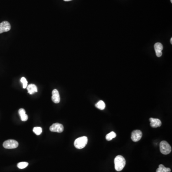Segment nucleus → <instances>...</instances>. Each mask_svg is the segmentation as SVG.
Masks as SVG:
<instances>
[{"mask_svg": "<svg viewBox=\"0 0 172 172\" xmlns=\"http://www.w3.org/2000/svg\"><path fill=\"white\" fill-rule=\"evenodd\" d=\"M88 139L86 136L79 137L74 142V146L78 149H81L86 146L87 144Z\"/></svg>", "mask_w": 172, "mask_h": 172, "instance_id": "nucleus-2", "label": "nucleus"}, {"mask_svg": "<svg viewBox=\"0 0 172 172\" xmlns=\"http://www.w3.org/2000/svg\"><path fill=\"white\" fill-rule=\"evenodd\" d=\"M171 169L169 168H166L163 165H160L156 170V172H170Z\"/></svg>", "mask_w": 172, "mask_h": 172, "instance_id": "nucleus-11", "label": "nucleus"}, {"mask_svg": "<svg viewBox=\"0 0 172 172\" xmlns=\"http://www.w3.org/2000/svg\"><path fill=\"white\" fill-rule=\"evenodd\" d=\"M142 133L140 130H136L132 132L131 135V139L134 142H137L141 140L142 137Z\"/></svg>", "mask_w": 172, "mask_h": 172, "instance_id": "nucleus-6", "label": "nucleus"}, {"mask_svg": "<svg viewBox=\"0 0 172 172\" xmlns=\"http://www.w3.org/2000/svg\"><path fill=\"white\" fill-rule=\"evenodd\" d=\"M11 25L7 21H4L0 23V34L9 31L11 29Z\"/></svg>", "mask_w": 172, "mask_h": 172, "instance_id": "nucleus-7", "label": "nucleus"}, {"mask_svg": "<svg viewBox=\"0 0 172 172\" xmlns=\"http://www.w3.org/2000/svg\"><path fill=\"white\" fill-rule=\"evenodd\" d=\"M22 84V86H23V88L25 89L27 87L28 85V82L27 80L25 77H22L20 80Z\"/></svg>", "mask_w": 172, "mask_h": 172, "instance_id": "nucleus-17", "label": "nucleus"}, {"mask_svg": "<svg viewBox=\"0 0 172 172\" xmlns=\"http://www.w3.org/2000/svg\"><path fill=\"white\" fill-rule=\"evenodd\" d=\"M26 88L27 90L28 93L31 95L34 94L35 93L38 92V88L35 84H31L30 85H27Z\"/></svg>", "mask_w": 172, "mask_h": 172, "instance_id": "nucleus-10", "label": "nucleus"}, {"mask_svg": "<svg viewBox=\"0 0 172 172\" xmlns=\"http://www.w3.org/2000/svg\"><path fill=\"white\" fill-rule=\"evenodd\" d=\"M33 132L35 134L37 135H39L42 132V129L41 127H34V129H33Z\"/></svg>", "mask_w": 172, "mask_h": 172, "instance_id": "nucleus-15", "label": "nucleus"}, {"mask_svg": "<svg viewBox=\"0 0 172 172\" xmlns=\"http://www.w3.org/2000/svg\"><path fill=\"white\" fill-rule=\"evenodd\" d=\"M52 100L55 103H59L60 102V95L59 94V91L56 89H55L53 90Z\"/></svg>", "mask_w": 172, "mask_h": 172, "instance_id": "nucleus-9", "label": "nucleus"}, {"mask_svg": "<svg viewBox=\"0 0 172 172\" xmlns=\"http://www.w3.org/2000/svg\"><path fill=\"white\" fill-rule=\"evenodd\" d=\"M18 142L15 140H8L3 143V146L5 149H15L18 146Z\"/></svg>", "mask_w": 172, "mask_h": 172, "instance_id": "nucleus-4", "label": "nucleus"}, {"mask_svg": "<svg viewBox=\"0 0 172 172\" xmlns=\"http://www.w3.org/2000/svg\"><path fill=\"white\" fill-rule=\"evenodd\" d=\"M126 165V161L123 156L118 155L114 159L115 169L117 171H121Z\"/></svg>", "mask_w": 172, "mask_h": 172, "instance_id": "nucleus-1", "label": "nucleus"}, {"mask_svg": "<svg viewBox=\"0 0 172 172\" xmlns=\"http://www.w3.org/2000/svg\"><path fill=\"white\" fill-rule=\"evenodd\" d=\"M156 53V56L157 57H161L162 56V51H158V52H155Z\"/></svg>", "mask_w": 172, "mask_h": 172, "instance_id": "nucleus-20", "label": "nucleus"}, {"mask_svg": "<svg viewBox=\"0 0 172 172\" xmlns=\"http://www.w3.org/2000/svg\"><path fill=\"white\" fill-rule=\"evenodd\" d=\"M19 114L20 116H21L22 115L26 114V112H25V111L24 110V108H20V110H19Z\"/></svg>", "mask_w": 172, "mask_h": 172, "instance_id": "nucleus-19", "label": "nucleus"}, {"mask_svg": "<svg viewBox=\"0 0 172 172\" xmlns=\"http://www.w3.org/2000/svg\"><path fill=\"white\" fill-rule=\"evenodd\" d=\"M95 106L97 108H99L100 110H103L105 108L106 105H105V103L103 101L100 100L99 102H97L95 104Z\"/></svg>", "mask_w": 172, "mask_h": 172, "instance_id": "nucleus-12", "label": "nucleus"}, {"mask_svg": "<svg viewBox=\"0 0 172 172\" xmlns=\"http://www.w3.org/2000/svg\"><path fill=\"white\" fill-rule=\"evenodd\" d=\"M154 48L155 52L162 51L163 49V46L160 43H156V44L154 45Z\"/></svg>", "mask_w": 172, "mask_h": 172, "instance_id": "nucleus-14", "label": "nucleus"}, {"mask_svg": "<svg viewBox=\"0 0 172 172\" xmlns=\"http://www.w3.org/2000/svg\"><path fill=\"white\" fill-rule=\"evenodd\" d=\"M20 117H21V119L22 121H26L28 120V115L26 114L22 115V116H20Z\"/></svg>", "mask_w": 172, "mask_h": 172, "instance_id": "nucleus-18", "label": "nucleus"}, {"mask_svg": "<svg viewBox=\"0 0 172 172\" xmlns=\"http://www.w3.org/2000/svg\"><path fill=\"white\" fill-rule=\"evenodd\" d=\"M171 3H172V0H171Z\"/></svg>", "mask_w": 172, "mask_h": 172, "instance_id": "nucleus-23", "label": "nucleus"}, {"mask_svg": "<svg viewBox=\"0 0 172 172\" xmlns=\"http://www.w3.org/2000/svg\"><path fill=\"white\" fill-rule=\"evenodd\" d=\"M64 1H72V0H64Z\"/></svg>", "mask_w": 172, "mask_h": 172, "instance_id": "nucleus-21", "label": "nucleus"}, {"mask_svg": "<svg viewBox=\"0 0 172 172\" xmlns=\"http://www.w3.org/2000/svg\"><path fill=\"white\" fill-rule=\"evenodd\" d=\"M170 43L171 44H172V38H171V39H170Z\"/></svg>", "mask_w": 172, "mask_h": 172, "instance_id": "nucleus-22", "label": "nucleus"}, {"mask_svg": "<svg viewBox=\"0 0 172 172\" xmlns=\"http://www.w3.org/2000/svg\"><path fill=\"white\" fill-rule=\"evenodd\" d=\"M116 137V133L114 132H111L107 134L106 136V140H107L108 141H110Z\"/></svg>", "mask_w": 172, "mask_h": 172, "instance_id": "nucleus-13", "label": "nucleus"}, {"mask_svg": "<svg viewBox=\"0 0 172 172\" xmlns=\"http://www.w3.org/2000/svg\"><path fill=\"white\" fill-rule=\"evenodd\" d=\"M50 131L52 132L61 133L64 131V126L61 124L56 123L50 126Z\"/></svg>", "mask_w": 172, "mask_h": 172, "instance_id": "nucleus-5", "label": "nucleus"}, {"mask_svg": "<svg viewBox=\"0 0 172 172\" xmlns=\"http://www.w3.org/2000/svg\"><path fill=\"white\" fill-rule=\"evenodd\" d=\"M28 165V163L25 162H23L19 163L17 164V167L19 169H24L26 168L27 166Z\"/></svg>", "mask_w": 172, "mask_h": 172, "instance_id": "nucleus-16", "label": "nucleus"}, {"mask_svg": "<svg viewBox=\"0 0 172 172\" xmlns=\"http://www.w3.org/2000/svg\"><path fill=\"white\" fill-rule=\"evenodd\" d=\"M160 150L163 155H168L172 151L170 145L166 141H163L160 143Z\"/></svg>", "mask_w": 172, "mask_h": 172, "instance_id": "nucleus-3", "label": "nucleus"}, {"mask_svg": "<svg viewBox=\"0 0 172 172\" xmlns=\"http://www.w3.org/2000/svg\"><path fill=\"white\" fill-rule=\"evenodd\" d=\"M150 121V125L152 128L159 127L162 125L161 121L158 119L152 118H150L149 119Z\"/></svg>", "mask_w": 172, "mask_h": 172, "instance_id": "nucleus-8", "label": "nucleus"}]
</instances>
